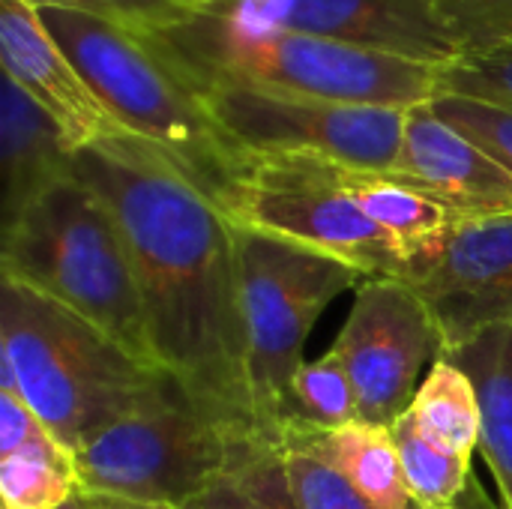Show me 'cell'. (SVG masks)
I'll list each match as a JSON object with an SVG mask.
<instances>
[{
	"instance_id": "cell-1",
	"label": "cell",
	"mask_w": 512,
	"mask_h": 509,
	"mask_svg": "<svg viewBox=\"0 0 512 509\" xmlns=\"http://www.w3.org/2000/svg\"><path fill=\"white\" fill-rule=\"evenodd\" d=\"M72 174L120 228L156 363L204 408L264 432L246 372L237 225L177 159L129 132L75 150Z\"/></svg>"
},
{
	"instance_id": "cell-2",
	"label": "cell",
	"mask_w": 512,
	"mask_h": 509,
	"mask_svg": "<svg viewBox=\"0 0 512 509\" xmlns=\"http://www.w3.org/2000/svg\"><path fill=\"white\" fill-rule=\"evenodd\" d=\"M171 384L87 318L0 279V387L15 390L69 456Z\"/></svg>"
},
{
	"instance_id": "cell-3",
	"label": "cell",
	"mask_w": 512,
	"mask_h": 509,
	"mask_svg": "<svg viewBox=\"0 0 512 509\" xmlns=\"http://www.w3.org/2000/svg\"><path fill=\"white\" fill-rule=\"evenodd\" d=\"M198 84H240L270 93L411 111L438 96V69L348 42L267 30L213 12L153 33Z\"/></svg>"
},
{
	"instance_id": "cell-4",
	"label": "cell",
	"mask_w": 512,
	"mask_h": 509,
	"mask_svg": "<svg viewBox=\"0 0 512 509\" xmlns=\"http://www.w3.org/2000/svg\"><path fill=\"white\" fill-rule=\"evenodd\" d=\"M0 279L51 297L132 357L159 366L120 228L105 201L75 174L48 186L3 228Z\"/></svg>"
},
{
	"instance_id": "cell-5",
	"label": "cell",
	"mask_w": 512,
	"mask_h": 509,
	"mask_svg": "<svg viewBox=\"0 0 512 509\" xmlns=\"http://www.w3.org/2000/svg\"><path fill=\"white\" fill-rule=\"evenodd\" d=\"M45 30L78 66L111 117L171 159L213 195L231 168V147L219 135L198 81L153 36L102 18L36 9Z\"/></svg>"
},
{
	"instance_id": "cell-6",
	"label": "cell",
	"mask_w": 512,
	"mask_h": 509,
	"mask_svg": "<svg viewBox=\"0 0 512 509\" xmlns=\"http://www.w3.org/2000/svg\"><path fill=\"white\" fill-rule=\"evenodd\" d=\"M258 435L264 432L225 420L174 381L159 399L90 438L72 456L75 480L81 495L183 509L207 492L237 462L246 441Z\"/></svg>"
},
{
	"instance_id": "cell-7",
	"label": "cell",
	"mask_w": 512,
	"mask_h": 509,
	"mask_svg": "<svg viewBox=\"0 0 512 509\" xmlns=\"http://www.w3.org/2000/svg\"><path fill=\"white\" fill-rule=\"evenodd\" d=\"M237 264L252 405L264 435L279 444L312 324L366 276L333 255L249 228H237Z\"/></svg>"
},
{
	"instance_id": "cell-8",
	"label": "cell",
	"mask_w": 512,
	"mask_h": 509,
	"mask_svg": "<svg viewBox=\"0 0 512 509\" xmlns=\"http://www.w3.org/2000/svg\"><path fill=\"white\" fill-rule=\"evenodd\" d=\"M342 168L315 156L234 153L210 198L237 228L318 249L366 279H405L402 252L348 195Z\"/></svg>"
},
{
	"instance_id": "cell-9",
	"label": "cell",
	"mask_w": 512,
	"mask_h": 509,
	"mask_svg": "<svg viewBox=\"0 0 512 509\" xmlns=\"http://www.w3.org/2000/svg\"><path fill=\"white\" fill-rule=\"evenodd\" d=\"M231 153L315 156L336 165L393 174L402 150V108L345 105L240 84H198Z\"/></svg>"
},
{
	"instance_id": "cell-10",
	"label": "cell",
	"mask_w": 512,
	"mask_h": 509,
	"mask_svg": "<svg viewBox=\"0 0 512 509\" xmlns=\"http://www.w3.org/2000/svg\"><path fill=\"white\" fill-rule=\"evenodd\" d=\"M330 348L351 375L360 420L390 426L411 411L423 366L441 354V333L432 309L405 279H363Z\"/></svg>"
},
{
	"instance_id": "cell-11",
	"label": "cell",
	"mask_w": 512,
	"mask_h": 509,
	"mask_svg": "<svg viewBox=\"0 0 512 509\" xmlns=\"http://www.w3.org/2000/svg\"><path fill=\"white\" fill-rule=\"evenodd\" d=\"M198 12L267 30L324 36L429 66L462 57L435 0H219Z\"/></svg>"
},
{
	"instance_id": "cell-12",
	"label": "cell",
	"mask_w": 512,
	"mask_h": 509,
	"mask_svg": "<svg viewBox=\"0 0 512 509\" xmlns=\"http://www.w3.org/2000/svg\"><path fill=\"white\" fill-rule=\"evenodd\" d=\"M405 282L426 300L441 351L512 321V213L456 219L438 249L414 264Z\"/></svg>"
},
{
	"instance_id": "cell-13",
	"label": "cell",
	"mask_w": 512,
	"mask_h": 509,
	"mask_svg": "<svg viewBox=\"0 0 512 509\" xmlns=\"http://www.w3.org/2000/svg\"><path fill=\"white\" fill-rule=\"evenodd\" d=\"M0 63L3 75L60 126L72 153L126 132L24 0H0Z\"/></svg>"
},
{
	"instance_id": "cell-14",
	"label": "cell",
	"mask_w": 512,
	"mask_h": 509,
	"mask_svg": "<svg viewBox=\"0 0 512 509\" xmlns=\"http://www.w3.org/2000/svg\"><path fill=\"white\" fill-rule=\"evenodd\" d=\"M393 177L414 186L456 219L512 213L510 168L441 120L432 105H417L408 111Z\"/></svg>"
},
{
	"instance_id": "cell-15",
	"label": "cell",
	"mask_w": 512,
	"mask_h": 509,
	"mask_svg": "<svg viewBox=\"0 0 512 509\" xmlns=\"http://www.w3.org/2000/svg\"><path fill=\"white\" fill-rule=\"evenodd\" d=\"M0 171L3 228H9L48 186L72 174V147L60 126L6 75L0 93Z\"/></svg>"
},
{
	"instance_id": "cell-16",
	"label": "cell",
	"mask_w": 512,
	"mask_h": 509,
	"mask_svg": "<svg viewBox=\"0 0 512 509\" xmlns=\"http://www.w3.org/2000/svg\"><path fill=\"white\" fill-rule=\"evenodd\" d=\"M471 378L480 402V453L512 509V321L477 333L471 342L441 351Z\"/></svg>"
},
{
	"instance_id": "cell-17",
	"label": "cell",
	"mask_w": 512,
	"mask_h": 509,
	"mask_svg": "<svg viewBox=\"0 0 512 509\" xmlns=\"http://www.w3.org/2000/svg\"><path fill=\"white\" fill-rule=\"evenodd\" d=\"M342 183L348 195L360 204V210L396 243L408 270L423 258H429L444 240V234L450 231V225L456 222L450 210L420 195L414 186L402 183L393 174L360 171L345 165Z\"/></svg>"
},
{
	"instance_id": "cell-18",
	"label": "cell",
	"mask_w": 512,
	"mask_h": 509,
	"mask_svg": "<svg viewBox=\"0 0 512 509\" xmlns=\"http://www.w3.org/2000/svg\"><path fill=\"white\" fill-rule=\"evenodd\" d=\"M333 465L360 489L375 509H420L411 498L390 426L348 423L342 429H324L321 435Z\"/></svg>"
},
{
	"instance_id": "cell-19",
	"label": "cell",
	"mask_w": 512,
	"mask_h": 509,
	"mask_svg": "<svg viewBox=\"0 0 512 509\" xmlns=\"http://www.w3.org/2000/svg\"><path fill=\"white\" fill-rule=\"evenodd\" d=\"M411 417L432 444L453 456L474 459L483 429L477 390L465 369H459L444 354H438L432 372L423 378L411 402Z\"/></svg>"
},
{
	"instance_id": "cell-20",
	"label": "cell",
	"mask_w": 512,
	"mask_h": 509,
	"mask_svg": "<svg viewBox=\"0 0 512 509\" xmlns=\"http://www.w3.org/2000/svg\"><path fill=\"white\" fill-rule=\"evenodd\" d=\"M321 435L324 429L297 417H291L279 432V450L294 509H375L333 465Z\"/></svg>"
},
{
	"instance_id": "cell-21",
	"label": "cell",
	"mask_w": 512,
	"mask_h": 509,
	"mask_svg": "<svg viewBox=\"0 0 512 509\" xmlns=\"http://www.w3.org/2000/svg\"><path fill=\"white\" fill-rule=\"evenodd\" d=\"M183 509H294L279 444L264 435L246 441L237 462Z\"/></svg>"
},
{
	"instance_id": "cell-22",
	"label": "cell",
	"mask_w": 512,
	"mask_h": 509,
	"mask_svg": "<svg viewBox=\"0 0 512 509\" xmlns=\"http://www.w3.org/2000/svg\"><path fill=\"white\" fill-rule=\"evenodd\" d=\"M78 495L72 456L54 438L0 459L3 509H63Z\"/></svg>"
},
{
	"instance_id": "cell-23",
	"label": "cell",
	"mask_w": 512,
	"mask_h": 509,
	"mask_svg": "<svg viewBox=\"0 0 512 509\" xmlns=\"http://www.w3.org/2000/svg\"><path fill=\"white\" fill-rule=\"evenodd\" d=\"M390 435L399 453L402 477L420 509L453 507V501L465 492L471 477V459L453 456L432 444L414 423L411 411L390 423Z\"/></svg>"
},
{
	"instance_id": "cell-24",
	"label": "cell",
	"mask_w": 512,
	"mask_h": 509,
	"mask_svg": "<svg viewBox=\"0 0 512 509\" xmlns=\"http://www.w3.org/2000/svg\"><path fill=\"white\" fill-rule=\"evenodd\" d=\"M291 417L327 432L360 420V405L351 375L333 348L315 363L300 366L291 384Z\"/></svg>"
},
{
	"instance_id": "cell-25",
	"label": "cell",
	"mask_w": 512,
	"mask_h": 509,
	"mask_svg": "<svg viewBox=\"0 0 512 509\" xmlns=\"http://www.w3.org/2000/svg\"><path fill=\"white\" fill-rule=\"evenodd\" d=\"M468 96L492 105L512 108V45L465 54L438 69V96Z\"/></svg>"
},
{
	"instance_id": "cell-26",
	"label": "cell",
	"mask_w": 512,
	"mask_h": 509,
	"mask_svg": "<svg viewBox=\"0 0 512 509\" xmlns=\"http://www.w3.org/2000/svg\"><path fill=\"white\" fill-rule=\"evenodd\" d=\"M462 57L512 45V0H435Z\"/></svg>"
},
{
	"instance_id": "cell-27",
	"label": "cell",
	"mask_w": 512,
	"mask_h": 509,
	"mask_svg": "<svg viewBox=\"0 0 512 509\" xmlns=\"http://www.w3.org/2000/svg\"><path fill=\"white\" fill-rule=\"evenodd\" d=\"M429 105L441 120L468 135L474 144H480L486 153H492L504 168L512 171V108L450 93L435 96Z\"/></svg>"
},
{
	"instance_id": "cell-28",
	"label": "cell",
	"mask_w": 512,
	"mask_h": 509,
	"mask_svg": "<svg viewBox=\"0 0 512 509\" xmlns=\"http://www.w3.org/2000/svg\"><path fill=\"white\" fill-rule=\"evenodd\" d=\"M24 3H30L33 9H66V12L102 18L138 33H156L192 15V9H183L171 0H24Z\"/></svg>"
},
{
	"instance_id": "cell-29",
	"label": "cell",
	"mask_w": 512,
	"mask_h": 509,
	"mask_svg": "<svg viewBox=\"0 0 512 509\" xmlns=\"http://www.w3.org/2000/svg\"><path fill=\"white\" fill-rule=\"evenodd\" d=\"M48 438H51V432L30 411V405L15 390L0 387V459L18 453L24 447L42 444Z\"/></svg>"
},
{
	"instance_id": "cell-30",
	"label": "cell",
	"mask_w": 512,
	"mask_h": 509,
	"mask_svg": "<svg viewBox=\"0 0 512 509\" xmlns=\"http://www.w3.org/2000/svg\"><path fill=\"white\" fill-rule=\"evenodd\" d=\"M84 509H177L165 507V504H141V501H129V498H114V495H81Z\"/></svg>"
},
{
	"instance_id": "cell-31",
	"label": "cell",
	"mask_w": 512,
	"mask_h": 509,
	"mask_svg": "<svg viewBox=\"0 0 512 509\" xmlns=\"http://www.w3.org/2000/svg\"><path fill=\"white\" fill-rule=\"evenodd\" d=\"M171 3H177V6H183V9H192V12H198V9H207V6H213V3H219V0H171Z\"/></svg>"
},
{
	"instance_id": "cell-32",
	"label": "cell",
	"mask_w": 512,
	"mask_h": 509,
	"mask_svg": "<svg viewBox=\"0 0 512 509\" xmlns=\"http://www.w3.org/2000/svg\"><path fill=\"white\" fill-rule=\"evenodd\" d=\"M63 509H84V504H81V495H78V501H72L69 507H63Z\"/></svg>"
},
{
	"instance_id": "cell-33",
	"label": "cell",
	"mask_w": 512,
	"mask_h": 509,
	"mask_svg": "<svg viewBox=\"0 0 512 509\" xmlns=\"http://www.w3.org/2000/svg\"><path fill=\"white\" fill-rule=\"evenodd\" d=\"M441 509H459V507H441ZM501 509H504V507H501Z\"/></svg>"
}]
</instances>
